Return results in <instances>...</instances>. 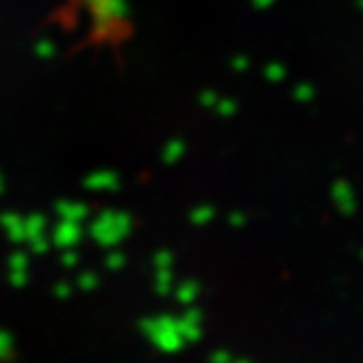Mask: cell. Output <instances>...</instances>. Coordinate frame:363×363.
I'll use <instances>...</instances> for the list:
<instances>
[{
  "instance_id": "cell-1",
  "label": "cell",
  "mask_w": 363,
  "mask_h": 363,
  "mask_svg": "<svg viewBox=\"0 0 363 363\" xmlns=\"http://www.w3.org/2000/svg\"><path fill=\"white\" fill-rule=\"evenodd\" d=\"M97 35H118L123 26V0H69Z\"/></svg>"
}]
</instances>
